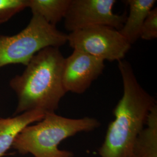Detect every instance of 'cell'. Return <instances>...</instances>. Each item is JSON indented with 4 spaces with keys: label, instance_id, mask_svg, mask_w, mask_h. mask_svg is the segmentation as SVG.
Wrapping results in <instances>:
<instances>
[{
    "label": "cell",
    "instance_id": "1",
    "mask_svg": "<svg viewBox=\"0 0 157 157\" xmlns=\"http://www.w3.org/2000/svg\"><path fill=\"white\" fill-rule=\"evenodd\" d=\"M124 93L113 109L105 139L98 149L100 157H133L135 146L155 107L154 98L139 84L129 62L118 61Z\"/></svg>",
    "mask_w": 157,
    "mask_h": 157
},
{
    "label": "cell",
    "instance_id": "2",
    "mask_svg": "<svg viewBox=\"0 0 157 157\" xmlns=\"http://www.w3.org/2000/svg\"><path fill=\"white\" fill-rule=\"evenodd\" d=\"M65 57L59 48L40 51L26 66L21 75L10 82L17 98L15 115L31 111L56 112L67 93L62 82Z\"/></svg>",
    "mask_w": 157,
    "mask_h": 157
},
{
    "label": "cell",
    "instance_id": "3",
    "mask_svg": "<svg viewBox=\"0 0 157 157\" xmlns=\"http://www.w3.org/2000/svg\"><path fill=\"white\" fill-rule=\"evenodd\" d=\"M100 124L95 118L73 119L56 112L47 113L41 121L23 130L12 148L21 154H30L34 157H73L72 152L59 148L60 143L80 133L94 130Z\"/></svg>",
    "mask_w": 157,
    "mask_h": 157
},
{
    "label": "cell",
    "instance_id": "4",
    "mask_svg": "<svg viewBox=\"0 0 157 157\" xmlns=\"http://www.w3.org/2000/svg\"><path fill=\"white\" fill-rule=\"evenodd\" d=\"M67 42V35L33 15L27 26L12 36L0 35V68L11 64L26 66L40 51L47 47L59 48Z\"/></svg>",
    "mask_w": 157,
    "mask_h": 157
},
{
    "label": "cell",
    "instance_id": "5",
    "mask_svg": "<svg viewBox=\"0 0 157 157\" xmlns=\"http://www.w3.org/2000/svg\"><path fill=\"white\" fill-rule=\"evenodd\" d=\"M67 42L74 50L111 62L123 60L132 45L119 30L104 25L71 32L67 35Z\"/></svg>",
    "mask_w": 157,
    "mask_h": 157
},
{
    "label": "cell",
    "instance_id": "6",
    "mask_svg": "<svg viewBox=\"0 0 157 157\" xmlns=\"http://www.w3.org/2000/svg\"><path fill=\"white\" fill-rule=\"evenodd\" d=\"M115 0H71L64 17L65 28L72 32L97 25L109 26L119 30L126 17L113 11Z\"/></svg>",
    "mask_w": 157,
    "mask_h": 157
},
{
    "label": "cell",
    "instance_id": "7",
    "mask_svg": "<svg viewBox=\"0 0 157 157\" xmlns=\"http://www.w3.org/2000/svg\"><path fill=\"white\" fill-rule=\"evenodd\" d=\"M104 61L84 52L73 51L65 58L62 82L66 92L82 94L102 73Z\"/></svg>",
    "mask_w": 157,
    "mask_h": 157
},
{
    "label": "cell",
    "instance_id": "8",
    "mask_svg": "<svg viewBox=\"0 0 157 157\" xmlns=\"http://www.w3.org/2000/svg\"><path fill=\"white\" fill-rule=\"evenodd\" d=\"M44 112L31 111L12 118H0V157H3L13 144L17 136L26 126L44 118Z\"/></svg>",
    "mask_w": 157,
    "mask_h": 157
},
{
    "label": "cell",
    "instance_id": "9",
    "mask_svg": "<svg viewBox=\"0 0 157 157\" xmlns=\"http://www.w3.org/2000/svg\"><path fill=\"white\" fill-rule=\"evenodd\" d=\"M129 13L119 32L132 45L140 38L141 29L155 0H127Z\"/></svg>",
    "mask_w": 157,
    "mask_h": 157
},
{
    "label": "cell",
    "instance_id": "10",
    "mask_svg": "<svg viewBox=\"0 0 157 157\" xmlns=\"http://www.w3.org/2000/svg\"><path fill=\"white\" fill-rule=\"evenodd\" d=\"M133 157H157V105L150 112L146 126L135 146Z\"/></svg>",
    "mask_w": 157,
    "mask_h": 157
},
{
    "label": "cell",
    "instance_id": "11",
    "mask_svg": "<svg viewBox=\"0 0 157 157\" xmlns=\"http://www.w3.org/2000/svg\"><path fill=\"white\" fill-rule=\"evenodd\" d=\"M71 0H28V8L33 15L43 18L45 22L56 26L67 12Z\"/></svg>",
    "mask_w": 157,
    "mask_h": 157
},
{
    "label": "cell",
    "instance_id": "12",
    "mask_svg": "<svg viewBox=\"0 0 157 157\" xmlns=\"http://www.w3.org/2000/svg\"><path fill=\"white\" fill-rule=\"evenodd\" d=\"M28 8V0H0V24Z\"/></svg>",
    "mask_w": 157,
    "mask_h": 157
},
{
    "label": "cell",
    "instance_id": "13",
    "mask_svg": "<svg viewBox=\"0 0 157 157\" xmlns=\"http://www.w3.org/2000/svg\"><path fill=\"white\" fill-rule=\"evenodd\" d=\"M157 37V8H153L146 17L141 29L140 38L151 40Z\"/></svg>",
    "mask_w": 157,
    "mask_h": 157
}]
</instances>
